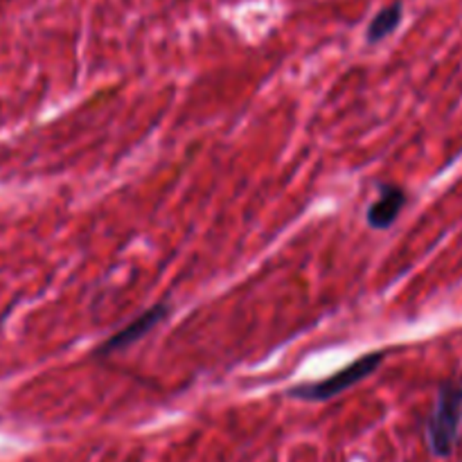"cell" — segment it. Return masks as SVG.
Wrapping results in <instances>:
<instances>
[{
	"label": "cell",
	"instance_id": "cell-2",
	"mask_svg": "<svg viewBox=\"0 0 462 462\" xmlns=\"http://www.w3.org/2000/svg\"><path fill=\"white\" fill-rule=\"evenodd\" d=\"M383 359H386L383 352H368V355L359 356V359L352 361L350 365H346V368L334 373L332 377L323 379V382L300 383V386L289 388L287 397L302 402H316V404H319V402L334 400V397H338L341 393L350 391L352 386H356V383H361L364 379H368L374 370H379Z\"/></svg>",
	"mask_w": 462,
	"mask_h": 462
},
{
	"label": "cell",
	"instance_id": "cell-5",
	"mask_svg": "<svg viewBox=\"0 0 462 462\" xmlns=\"http://www.w3.org/2000/svg\"><path fill=\"white\" fill-rule=\"evenodd\" d=\"M402 16H404L402 3H393L388 5V7H383L382 12L370 21L368 30H365V41H368V43H379V41H383L386 36H391L393 32L400 27Z\"/></svg>",
	"mask_w": 462,
	"mask_h": 462
},
{
	"label": "cell",
	"instance_id": "cell-4",
	"mask_svg": "<svg viewBox=\"0 0 462 462\" xmlns=\"http://www.w3.org/2000/svg\"><path fill=\"white\" fill-rule=\"evenodd\" d=\"M379 199L365 210V221L374 230H388L397 221L400 212L406 206V192L395 183H379Z\"/></svg>",
	"mask_w": 462,
	"mask_h": 462
},
{
	"label": "cell",
	"instance_id": "cell-1",
	"mask_svg": "<svg viewBox=\"0 0 462 462\" xmlns=\"http://www.w3.org/2000/svg\"><path fill=\"white\" fill-rule=\"evenodd\" d=\"M462 429V377L445 382L438 391L436 409L427 420L429 449L436 458H449L458 447Z\"/></svg>",
	"mask_w": 462,
	"mask_h": 462
},
{
	"label": "cell",
	"instance_id": "cell-3",
	"mask_svg": "<svg viewBox=\"0 0 462 462\" xmlns=\"http://www.w3.org/2000/svg\"><path fill=\"white\" fill-rule=\"evenodd\" d=\"M167 314H170V307H167L165 302H158V305L149 307L147 311H143L140 316H135L129 325H125V328L117 329L116 334H111V337H108L106 341L97 347V352H95V355L111 356V355H116V352L129 350L131 346H135L138 341H143V338L147 337V334L152 332L156 325H161L162 320L167 319Z\"/></svg>",
	"mask_w": 462,
	"mask_h": 462
}]
</instances>
